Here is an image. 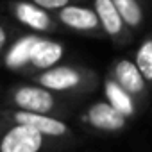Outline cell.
<instances>
[{
  "instance_id": "9c48e42d",
  "label": "cell",
  "mask_w": 152,
  "mask_h": 152,
  "mask_svg": "<svg viewBox=\"0 0 152 152\" xmlns=\"http://www.w3.org/2000/svg\"><path fill=\"white\" fill-rule=\"evenodd\" d=\"M91 6L97 11L100 23L104 27L106 38L111 39V43L118 48L129 45L132 41V29L124 22L122 15L118 13L113 0H91Z\"/></svg>"
},
{
  "instance_id": "ba28073f",
  "label": "cell",
  "mask_w": 152,
  "mask_h": 152,
  "mask_svg": "<svg viewBox=\"0 0 152 152\" xmlns=\"http://www.w3.org/2000/svg\"><path fill=\"white\" fill-rule=\"evenodd\" d=\"M54 15L57 22L63 25V29H68L83 36H90V38H106L104 27L93 6L90 7L86 4H70L56 11Z\"/></svg>"
},
{
  "instance_id": "7c38bea8",
  "label": "cell",
  "mask_w": 152,
  "mask_h": 152,
  "mask_svg": "<svg viewBox=\"0 0 152 152\" xmlns=\"http://www.w3.org/2000/svg\"><path fill=\"white\" fill-rule=\"evenodd\" d=\"M102 84H104V93H106V99L116 107L120 109L122 113H125L129 118H134L141 109L140 106L136 104V100L111 77V75H104V79H102Z\"/></svg>"
},
{
  "instance_id": "5b68a950",
  "label": "cell",
  "mask_w": 152,
  "mask_h": 152,
  "mask_svg": "<svg viewBox=\"0 0 152 152\" xmlns=\"http://www.w3.org/2000/svg\"><path fill=\"white\" fill-rule=\"evenodd\" d=\"M79 124L86 131H93L97 134H118L124 132L129 116L116 109L107 99L106 100H95L90 106H86L79 115Z\"/></svg>"
},
{
  "instance_id": "2e32d148",
  "label": "cell",
  "mask_w": 152,
  "mask_h": 152,
  "mask_svg": "<svg viewBox=\"0 0 152 152\" xmlns=\"http://www.w3.org/2000/svg\"><path fill=\"white\" fill-rule=\"evenodd\" d=\"M11 34H15V32L11 31L9 20L6 18V20L2 22V25H0V50H2V52H6V50L11 47V43L15 41V39H11Z\"/></svg>"
},
{
  "instance_id": "3957f363",
  "label": "cell",
  "mask_w": 152,
  "mask_h": 152,
  "mask_svg": "<svg viewBox=\"0 0 152 152\" xmlns=\"http://www.w3.org/2000/svg\"><path fill=\"white\" fill-rule=\"evenodd\" d=\"M0 122H16V124L32 125L38 131H41L45 136L64 145V148L77 147L79 143L84 141V134H81L75 127H72L61 116L56 115H41V113L15 109V107H4Z\"/></svg>"
},
{
  "instance_id": "8992f818",
  "label": "cell",
  "mask_w": 152,
  "mask_h": 152,
  "mask_svg": "<svg viewBox=\"0 0 152 152\" xmlns=\"http://www.w3.org/2000/svg\"><path fill=\"white\" fill-rule=\"evenodd\" d=\"M9 18L18 22L22 27L31 29L36 34H54L63 29L56 15L31 0H7L6 2Z\"/></svg>"
},
{
  "instance_id": "52a82bcc",
  "label": "cell",
  "mask_w": 152,
  "mask_h": 152,
  "mask_svg": "<svg viewBox=\"0 0 152 152\" xmlns=\"http://www.w3.org/2000/svg\"><path fill=\"white\" fill-rule=\"evenodd\" d=\"M107 75H111V77L136 100V104L140 106L141 111L147 107L150 86H148L147 79L143 77V73L138 68V64H136L134 59L118 57L116 61L111 63V66L107 70Z\"/></svg>"
},
{
  "instance_id": "30bf717a",
  "label": "cell",
  "mask_w": 152,
  "mask_h": 152,
  "mask_svg": "<svg viewBox=\"0 0 152 152\" xmlns=\"http://www.w3.org/2000/svg\"><path fill=\"white\" fill-rule=\"evenodd\" d=\"M43 34H23L20 38H16L11 47L2 52V59H4V64L7 70L11 72H16L20 75H23L29 68V63H31V57H32V52L39 41Z\"/></svg>"
},
{
  "instance_id": "277c9868",
  "label": "cell",
  "mask_w": 152,
  "mask_h": 152,
  "mask_svg": "<svg viewBox=\"0 0 152 152\" xmlns=\"http://www.w3.org/2000/svg\"><path fill=\"white\" fill-rule=\"evenodd\" d=\"M63 148L64 145L45 136L32 125L2 122L0 152H54Z\"/></svg>"
},
{
  "instance_id": "7a4b0ae2",
  "label": "cell",
  "mask_w": 152,
  "mask_h": 152,
  "mask_svg": "<svg viewBox=\"0 0 152 152\" xmlns=\"http://www.w3.org/2000/svg\"><path fill=\"white\" fill-rule=\"evenodd\" d=\"M31 81L52 91L70 95V97L93 93L100 84V77L95 70L86 66H77V64H56L48 70L34 73Z\"/></svg>"
},
{
  "instance_id": "6da1fadb",
  "label": "cell",
  "mask_w": 152,
  "mask_h": 152,
  "mask_svg": "<svg viewBox=\"0 0 152 152\" xmlns=\"http://www.w3.org/2000/svg\"><path fill=\"white\" fill-rule=\"evenodd\" d=\"M75 99L77 97L63 95L34 81H29V83H16L7 88L4 97V107H15L41 115H56L63 118L72 113Z\"/></svg>"
},
{
  "instance_id": "9a60e30c",
  "label": "cell",
  "mask_w": 152,
  "mask_h": 152,
  "mask_svg": "<svg viewBox=\"0 0 152 152\" xmlns=\"http://www.w3.org/2000/svg\"><path fill=\"white\" fill-rule=\"evenodd\" d=\"M31 2H34V4H38V6L52 11V13H56V11L70 6V4H88V0H31ZM90 2H91V0H90Z\"/></svg>"
},
{
  "instance_id": "5bb4252c",
  "label": "cell",
  "mask_w": 152,
  "mask_h": 152,
  "mask_svg": "<svg viewBox=\"0 0 152 152\" xmlns=\"http://www.w3.org/2000/svg\"><path fill=\"white\" fill-rule=\"evenodd\" d=\"M134 61H136L138 68L141 70L143 77L147 79L148 86H152V34H148L140 43V47L136 48V54H134Z\"/></svg>"
},
{
  "instance_id": "8fae6325",
  "label": "cell",
  "mask_w": 152,
  "mask_h": 152,
  "mask_svg": "<svg viewBox=\"0 0 152 152\" xmlns=\"http://www.w3.org/2000/svg\"><path fill=\"white\" fill-rule=\"evenodd\" d=\"M63 54H64V45L63 43L52 41V39H47V38L41 36L34 52H32L29 68L23 75L32 77L38 72H43V70H48V68L56 66L59 63V59H63Z\"/></svg>"
},
{
  "instance_id": "4fadbf2b",
  "label": "cell",
  "mask_w": 152,
  "mask_h": 152,
  "mask_svg": "<svg viewBox=\"0 0 152 152\" xmlns=\"http://www.w3.org/2000/svg\"><path fill=\"white\" fill-rule=\"evenodd\" d=\"M118 13L122 15L124 22L134 31L138 32L143 25H145V11L140 4V0H113Z\"/></svg>"
}]
</instances>
